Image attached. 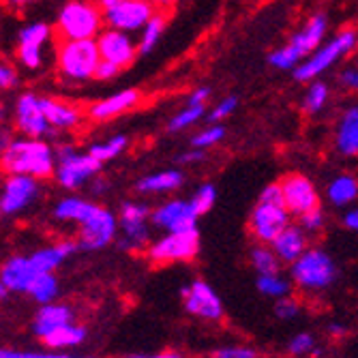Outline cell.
Returning a JSON list of instances; mask_svg holds the SVG:
<instances>
[{
    "mask_svg": "<svg viewBox=\"0 0 358 358\" xmlns=\"http://www.w3.org/2000/svg\"><path fill=\"white\" fill-rule=\"evenodd\" d=\"M289 217H292V213L285 206L281 182H273L262 191L255 208L251 210L249 232L257 243L273 245L275 238L285 230V227L292 225Z\"/></svg>",
    "mask_w": 358,
    "mask_h": 358,
    "instance_id": "1",
    "label": "cell"
},
{
    "mask_svg": "<svg viewBox=\"0 0 358 358\" xmlns=\"http://www.w3.org/2000/svg\"><path fill=\"white\" fill-rule=\"evenodd\" d=\"M3 168L7 174H26L41 180L56 174V157L41 140H11L3 150Z\"/></svg>",
    "mask_w": 358,
    "mask_h": 358,
    "instance_id": "2",
    "label": "cell"
},
{
    "mask_svg": "<svg viewBox=\"0 0 358 358\" xmlns=\"http://www.w3.org/2000/svg\"><path fill=\"white\" fill-rule=\"evenodd\" d=\"M106 13L94 0H69L56 17V39L84 41L103 32Z\"/></svg>",
    "mask_w": 358,
    "mask_h": 358,
    "instance_id": "3",
    "label": "cell"
},
{
    "mask_svg": "<svg viewBox=\"0 0 358 358\" xmlns=\"http://www.w3.org/2000/svg\"><path fill=\"white\" fill-rule=\"evenodd\" d=\"M101 64V52L96 39L84 41H56V67L62 80L67 82H86L92 80Z\"/></svg>",
    "mask_w": 358,
    "mask_h": 358,
    "instance_id": "4",
    "label": "cell"
},
{
    "mask_svg": "<svg viewBox=\"0 0 358 358\" xmlns=\"http://www.w3.org/2000/svg\"><path fill=\"white\" fill-rule=\"evenodd\" d=\"M337 279V266L333 257L322 249H307L292 264V281L305 292L327 289Z\"/></svg>",
    "mask_w": 358,
    "mask_h": 358,
    "instance_id": "5",
    "label": "cell"
},
{
    "mask_svg": "<svg viewBox=\"0 0 358 358\" xmlns=\"http://www.w3.org/2000/svg\"><path fill=\"white\" fill-rule=\"evenodd\" d=\"M356 41H358L356 30H352V28L341 30L335 39H331L324 48H317L305 62L299 64L294 69V78L299 82H309V80L322 76L324 71H329L339 58H343L348 52H352Z\"/></svg>",
    "mask_w": 358,
    "mask_h": 358,
    "instance_id": "6",
    "label": "cell"
},
{
    "mask_svg": "<svg viewBox=\"0 0 358 358\" xmlns=\"http://www.w3.org/2000/svg\"><path fill=\"white\" fill-rule=\"evenodd\" d=\"M101 166V161L90 152H78L71 146H64L56 157V180L64 189H78L99 172Z\"/></svg>",
    "mask_w": 358,
    "mask_h": 358,
    "instance_id": "7",
    "label": "cell"
},
{
    "mask_svg": "<svg viewBox=\"0 0 358 358\" xmlns=\"http://www.w3.org/2000/svg\"><path fill=\"white\" fill-rule=\"evenodd\" d=\"M200 251V234L198 230L189 232H168L146 249V255L152 264H174V262H191Z\"/></svg>",
    "mask_w": 358,
    "mask_h": 358,
    "instance_id": "8",
    "label": "cell"
},
{
    "mask_svg": "<svg viewBox=\"0 0 358 358\" xmlns=\"http://www.w3.org/2000/svg\"><path fill=\"white\" fill-rule=\"evenodd\" d=\"M78 225H80L78 243H80V249L84 251L103 249L116 236V217L96 204L90 206V210Z\"/></svg>",
    "mask_w": 358,
    "mask_h": 358,
    "instance_id": "9",
    "label": "cell"
},
{
    "mask_svg": "<svg viewBox=\"0 0 358 358\" xmlns=\"http://www.w3.org/2000/svg\"><path fill=\"white\" fill-rule=\"evenodd\" d=\"M15 129L24 138L39 140L48 134L54 131V127L50 124L43 106H41V96L35 92H24L20 94V99L15 103Z\"/></svg>",
    "mask_w": 358,
    "mask_h": 358,
    "instance_id": "10",
    "label": "cell"
},
{
    "mask_svg": "<svg viewBox=\"0 0 358 358\" xmlns=\"http://www.w3.org/2000/svg\"><path fill=\"white\" fill-rule=\"evenodd\" d=\"M159 9L148 0H118L116 5L106 9V24L122 32L144 30Z\"/></svg>",
    "mask_w": 358,
    "mask_h": 358,
    "instance_id": "11",
    "label": "cell"
},
{
    "mask_svg": "<svg viewBox=\"0 0 358 358\" xmlns=\"http://www.w3.org/2000/svg\"><path fill=\"white\" fill-rule=\"evenodd\" d=\"M180 296H182L185 311L195 315V317H202L208 322H217L223 317L221 299L217 296V292L202 279H195L187 287H182Z\"/></svg>",
    "mask_w": 358,
    "mask_h": 358,
    "instance_id": "12",
    "label": "cell"
},
{
    "mask_svg": "<svg viewBox=\"0 0 358 358\" xmlns=\"http://www.w3.org/2000/svg\"><path fill=\"white\" fill-rule=\"evenodd\" d=\"M39 193L37 178L26 174H9L3 185V195H0V213L3 215H17L28 204L35 202Z\"/></svg>",
    "mask_w": 358,
    "mask_h": 358,
    "instance_id": "13",
    "label": "cell"
},
{
    "mask_svg": "<svg viewBox=\"0 0 358 358\" xmlns=\"http://www.w3.org/2000/svg\"><path fill=\"white\" fill-rule=\"evenodd\" d=\"M281 189H283V200L285 206L292 215L303 217L309 210L320 208V198H317V191L315 185L303 176V174H287L281 180Z\"/></svg>",
    "mask_w": 358,
    "mask_h": 358,
    "instance_id": "14",
    "label": "cell"
},
{
    "mask_svg": "<svg viewBox=\"0 0 358 358\" xmlns=\"http://www.w3.org/2000/svg\"><path fill=\"white\" fill-rule=\"evenodd\" d=\"M50 39H52V28L43 22H37V24H30V26L22 28L20 37H17V48H15L17 60L30 71L39 69L41 62H43L41 50H43L45 41H50Z\"/></svg>",
    "mask_w": 358,
    "mask_h": 358,
    "instance_id": "15",
    "label": "cell"
},
{
    "mask_svg": "<svg viewBox=\"0 0 358 358\" xmlns=\"http://www.w3.org/2000/svg\"><path fill=\"white\" fill-rule=\"evenodd\" d=\"M96 45H99L101 60L114 62L120 69H127L129 64L136 60V54L140 52V45H136L127 32L116 30V28L103 30L101 35L96 37Z\"/></svg>",
    "mask_w": 358,
    "mask_h": 358,
    "instance_id": "16",
    "label": "cell"
},
{
    "mask_svg": "<svg viewBox=\"0 0 358 358\" xmlns=\"http://www.w3.org/2000/svg\"><path fill=\"white\" fill-rule=\"evenodd\" d=\"M37 275H41V273L35 268V264H32L30 255L9 257L3 266V273H0V296L7 299L9 292H22V294H26L28 285Z\"/></svg>",
    "mask_w": 358,
    "mask_h": 358,
    "instance_id": "17",
    "label": "cell"
},
{
    "mask_svg": "<svg viewBox=\"0 0 358 358\" xmlns=\"http://www.w3.org/2000/svg\"><path fill=\"white\" fill-rule=\"evenodd\" d=\"M150 219L157 227L168 230V232L198 230V227H195V223H198V215L193 213L189 202H182V200H172V202H166L164 206L155 208Z\"/></svg>",
    "mask_w": 358,
    "mask_h": 358,
    "instance_id": "18",
    "label": "cell"
},
{
    "mask_svg": "<svg viewBox=\"0 0 358 358\" xmlns=\"http://www.w3.org/2000/svg\"><path fill=\"white\" fill-rule=\"evenodd\" d=\"M140 99H142L140 90H120V92L108 96V99H103V101L92 103L90 110H88V116L92 120H96V122L110 120L114 116H120V114H124L129 110H134L140 103Z\"/></svg>",
    "mask_w": 358,
    "mask_h": 358,
    "instance_id": "19",
    "label": "cell"
},
{
    "mask_svg": "<svg viewBox=\"0 0 358 358\" xmlns=\"http://www.w3.org/2000/svg\"><path fill=\"white\" fill-rule=\"evenodd\" d=\"M71 322H73V309L69 305L48 303V305H41V309L37 311V315H35V320H32L30 327H32L35 337L43 339L52 331L64 327V324H71Z\"/></svg>",
    "mask_w": 358,
    "mask_h": 358,
    "instance_id": "20",
    "label": "cell"
},
{
    "mask_svg": "<svg viewBox=\"0 0 358 358\" xmlns=\"http://www.w3.org/2000/svg\"><path fill=\"white\" fill-rule=\"evenodd\" d=\"M271 247L281 257L283 264L292 266L307 251V232L301 225H287L285 230L275 238V243Z\"/></svg>",
    "mask_w": 358,
    "mask_h": 358,
    "instance_id": "21",
    "label": "cell"
},
{
    "mask_svg": "<svg viewBox=\"0 0 358 358\" xmlns=\"http://www.w3.org/2000/svg\"><path fill=\"white\" fill-rule=\"evenodd\" d=\"M327 28H329L327 15H324V13H315L313 17H309V22L296 32V35L292 37L289 43L294 45L301 52V56L305 58V56L313 54L320 48L324 35H327Z\"/></svg>",
    "mask_w": 358,
    "mask_h": 358,
    "instance_id": "22",
    "label": "cell"
},
{
    "mask_svg": "<svg viewBox=\"0 0 358 358\" xmlns=\"http://www.w3.org/2000/svg\"><path fill=\"white\" fill-rule=\"evenodd\" d=\"M78 249H80V243H76V241H60L56 245L35 251L30 255V259L39 273H54L64 259L71 257Z\"/></svg>",
    "mask_w": 358,
    "mask_h": 358,
    "instance_id": "23",
    "label": "cell"
},
{
    "mask_svg": "<svg viewBox=\"0 0 358 358\" xmlns=\"http://www.w3.org/2000/svg\"><path fill=\"white\" fill-rule=\"evenodd\" d=\"M335 146L345 157L358 155V106L345 110L343 116L339 118L337 134H335Z\"/></svg>",
    "mask_w": 358,
    "mask_h": 358,
    "instance_id": "24",
    "label": "cell"
},
{
    "mask_svg": "<svg viewBox=\"0 0 358 358\" xmlns=\"http://www.w3.org/2000/svg\"><path fill=\"white\" fill-rule=\"evenodd\" d=\"M41 106H43V112L54 129H76L82 122L80 110L69 103L56 101L52 96H41Z\"/></svg>",
    "mask_w": 358,
    "mask_h": 358,
    "instance_id": "25",
    "label": "cell"
},
{
    "mask_svg": "<svg viewBox=\"0 0 358 358\" xmlns=\"http://www.w3.org/2000/svg\"><path fill=\"white\" fill-rule=\"evenodd\" d=\"M251 266L257 275H281V257L275 253L273 247L264 245V243H257L251 253Z\"/></svg>",
    "mask_w": 358,
    "mask_h": 358,
    "instance_id": "26",
    "label": "cell"
},
{
    "mask_svg": "<svg viewBox=\"0 0 358 358\" xmlns=\"http://www.w3.org/2000/svg\"><path fill=\"white\" fill-rule=\"evenodd\" d=\"M86 339V329L78 327V324H64V327L52 331L50 335H45L41 341L52 348V350H64V348H76Z\"/></svg>",
    "mask_w": 358,
    "mask_h": 358,
    "instance_id": "27",
    "label": "cell"
},
{
    "mask_svg": "<svg viewBox=\"0 0 358 358\" xmlns=\"http://www.w3.org/2000/svg\"><path fill=\"white\" fill-rule=\"evenodd\" d=\"M327 195L335 206H348V204L356 202L358 200V178H354L350 174H341V176L333 178L327 189Z\"/></svg>",
    "mask_w": 358,
    "mask_h": 358,
    "instance_id": "28",
    "label": "cell"
},
{
    "mask_svg": "<svg viewBox=\"0 0 358 358\" xmlns=\"http://www.w3.org/2000/svg\"><path fill=\"white\" fill-rule=\"evenodd\" d=\"M182 174L176 170H168V172H159L152 176H146L142 180H138L136 189L140 193H166V191H174L182 185Z\"/></svg>",
    "mask_w": 358,
    "mask_h": 358,
    "instance_id": "29",
    "label": "cell"
},
{
    "mask_svg": "<svg viewBox=\"0 0 358 358\" xmlns=\"http://www.w3.org/2000/svg\"><path fill=\"white\" fill-rule=\"evenodd\" d=\"M26 294L32 301H37L39 305L54 303L56 296H58V279L52 273H41V275H37L35 279H32Z\"/></svg>",
    "mask_w": 358,
    "mask_h": 358,
    "instance_id": "30",
    "label": "cell"
},
{
    "mask_svg": "<svg viewBox=\"0 0 358 358\" xmlns=\"http://www.w3.org/2000/svg\"><path fill=\"white\" fill-rule=\"evenodd\" d=\"M168 24V11H157L155 17L146 24V28L142 30V39H140V54H148L152 52V48L157 45V41L161 39Z\"/></svg>",
    "mask_w": 358,
    "mask_h": 358,
    "instance_id": "31",
    "label": "cell"
},
{
    "mask_svg": "<svg viewBox=\"0 0 358 358\" xmlns=\"http://www.w3.org/2000/svg\"><path fill=\"white\" fill-rule=\"evenodd\" d=\"M92 202H86L82 198H64L58 202V206L54 208V217L58 221H73V223H80L86 213L90 210Z\"/></svg>",
    "mask_w": 358,
    "mask_h": 358,
    "instance_id": "32",
    "label": "cell"
},
{
    "mask_svg": "<svg viewBox=\"0 0 358 358\" xmlns=\"http://www.w3.org/2000/svg\"><path fill=\"white\" fill-rule=\"evenodd\" d=\"M255 285L264 296H271L277 301L283 296H289V292H292V283L287 279H283L281 275H259Z\"/></svg>",
    "mask_w": 358,
    "mask_h": 358,
    "instance_id": "33",
    "label": "cell"
},
{
    "mask_svg": "<svg viewBox=\"0 0 358 358\" xmlns=\"http://www.w3.org/2000/svg\"><path fill=\"white\" fill-rule=\"evenodd\" d=\"M329 101V86L324 82H313L303 99V110L307 114H317Z\"/></svg>",
    "mask_w": 358,
    "mask_h": 358,
    "instance_id": "34",
    "label": "cell"
},
{
    "mask_svg": "<svg viewBox=\"0 0 358 358\" xmlns=\"http://www.w3.org/2000/svg\"><path fill=\"white\" fill-rule=\"evenodd\" d=\"M127 144H129V140L124 138V136H116V138H110L108 142H103V144H94V146H90V155L94 157V159H99L101 164H106V161H110V159H116L124 148H127Z\"/></svg>",
    "mask_w": 358,
    "mask_h": 358,
    "instance_id": "35",
    "label": "cell"
},
{
    "mask_svg": "<svg viewBox=\"0 0 358 358\" xmlns=\"http://www.w3.org/2000/svg\"><path fill=\"white\" fill-rule=\"evenodd\" d=\"M301 60H303L301 52H299L294 45H292V43H287V45H283V48L275 50V52L268 56V62L273 64V67H277V69H296L299 64H301Z\"/></svg>",
    "mask_w": 358,
    "mask_h": 358,
    "instance_id": "36",
    "label": "cell"
},
{
    "mask_svg": "<svg viewBox=\"0 0 358 358\" xmlns=\"http://www.w3.org/2000/svg\"><path fill=\"white\" fill-rule=\"evenodd\" d=\"M215 200H217V193H215L213 185H204V187H200L198 191H195V195L189 200V204H191L195 215L202 217L215 206Z\"/></svg>",
    "mask_w": 358,
    "mask_h": 358,
    "instance_id": "37",
    "label": "cell"
},
{
    "mask_svg": "<svg viewBox=\"0 0 358 358\" xmlns=\"http://www.w3.org/2000/svg\"><path fill=\"white\" fill-rule=\"evenodd\" d=\"M202 114H204V106H187L170 120V131H182V129L191 127L193 122H198Z\"/></svg>",
    "mask_w": 358,
    "mask_h": 358,
    "instance_id": "38",
    "label": "cell"
},
{
    "mask_svg": "<svg viewBox=\"0 0 358 358\" xmlns=\"http://www.w3.org/2000/svg\"><path fill=\"white\" fill-rule=\"evenodd\" d=\"M152 215V210L146 204L138 202H124L118 215V221H146Z\"/></svg>",
    "mask_w": 358,
    "mask_h": 358,
    "instance_id": "39",
    "label": "cell"
},
{
    "mask_svg": "<svg viewBox=\"0 0 358 358\" xmlns=\"http://www.w3.org/2000/svg\"><path fill=\"white\" fill-rule=\"evenodd\" d=\"M223 136H225V129L223 127H208V129H204L202 134L195 136L191 140V144L195 148H208V146H215L219 140H223Z\"/></svg>",
    "mask_w": 358,
    "mask_h": 358,
    "instance_id": "40",
    "label": "cell"
},
{
    "mask_svg": "<svg viewBox=\"0 0 358 358\" xmlns=\"http://www.w3.org/2000/svg\"><path fill=\"white\" fill-rule=\"evenodd\" d=\"M313 350H315V339L309 333H301L289 341V354H294V356H305V354H311Z\"/></svg>",
    "mask_w": 358,
    "mask_h": 358,
    "instance_id": "41",
    "label": "cell"
},
{
    "mask_svg": "<svg viewBox=\"0 0 358 358\" xmlns=\"http://www.w3.org/2000/svg\"><path fill=\"white\" fill-rule=\"evenodd\" d=\"M301 311V305L296 299H292V296H283L277 301L275 305V315L281 317V320H292V317H296Z\"/></svg>",
    "mask_w": 358,
    "mask_h": 358,
    "instance_id": "42",
    "label": "cell"
},
{
    "mask_svg": "<svg viewBox=\"0 0 358 358\" xmlns=\"http://www.w3.org/2000/svg\"><path fill=\"white\" fill-rule=\"evenodd\" d=\"M299 219H301V227H303L305 232H320L322 227H324V213H322V208L309 210V213H305Z\"/></svg>",
    "mask_w": 358,
    "mask_h": 358,
    "instance_id": "43",
    "label": "cell"
},
{
    "mask_svg": "<svg viewBox=\"0 0 358 358\" xmlns=\"http://www.w3.org/2000/svg\"><path fill=\"white\" fill-rule=\"evenodd\" d=\"M0 358H71V356L56 354V352H17V350H3V352H0Z\"/></svg>",
    "mask_w": 358,
    "mask_h": 358,
    "instance_id": "44",
    "label": "cell"
},
{
    "mask_svg": "<svg viewBox=\"0 0 358 358\" xmlns=\"http://www.w3.org/2000/svg\"><path fill=\"white\" fill-rule=\"evenodd\" d=\"M213 358H257V352L251 348H223L217 350Z\"/></svg>",
    "mask_w": 358,
    "mask_h": 358,
    "instance_id": "45",
    "label": "cell"
},
{
    "mask_svg": "<svg viewBox=\"0 0 358 358\" xmlns=\"http://www.w3.org/2000/svg\"><path fill=\"white\" fill-rule=\"evenodd\" d=\"M17 84V69L11 67L9 62H3L0 64V86H3V90H9Z\"/></svg>",
    "mask_w": 358,
    "mask_h": 358,
    "instance_id": "46",
    "label": "cell"
},
{
    "mask_svg": "<svg viewBox=\"0 0 358 358\" xmlns=\"http://www.w3.org/2000/svg\"><path fill=\"white\" fill-rule=\"evenodd\" d=\"M236 99L234 96H227V99H223L215 110H213V114H210V120H221V118H227L230 116L234 110H236Z\"/></svg>",
    "mask_w": 358,
    "mask_h": 358,
    "instance_id": "47",
    "label": "cell"
},
{
    "mask_svg": "<svg viewBox=\"0 0 358 358\" xmlns=\"http://www.w3.org/2000/svg\"><path fill=\"white\" fill-rule=\"evenodd\" d=\"M118 71H122V69H120V67H116L114 62L101 60L99 69H96V73H94V80H112V78H116V76H118Z\"/></svg>",
    "mask_w": 358,
    "mask_h": 358,
    "instance_id": "48",
    "label": "cell"
},
{
    "mask_svg": "<svg viewBox=\"0 0 358 358\" xmlns=\"http://www.w3.org/2000/svg\"><path fill=\"white\" fill-rule=\"evenodd\" d=\"M208 96H210V90L208 88H198V90H195L189 96V106H204Z\"/></svg>",
    "mask_w": 358,
    "mask_h": 358,
    "instance_id": "49",
    "label": "cell"
},
{
    "mask_svg": "<svg viewBox=\"0 0 358 358\" xmlns=\"http://www.w3.org/2000/svg\"><path fill=\"white\" fill-rule=\"evenodd\" d=\"M341 82L348 86V88H352V90H358V71L352 67V69H345L343 73H341Z\"/></svg>",
    "mask_w": 358,
    "mask_h": 358,
    "instance_id": "50",
    "label": "cell"
},
{
    "mask_svg": "<svg viewBox=\"0 0 358 358\" xmlns=\"http://www.w3.org/2000/svg\"><path fill=\"white\" fill-rule=\"evenodd\" d=\"M343 223H345V227H350V230H356L358 232V206L345 213Z\"/></svg>",
    "mask_w": 358,
    "mask_h": 358,
    "instance_id": "51",
    "label": "cell"
},
{
    "mask_svg": "<svg viewBox=\"0 0 358 358\" xmlns=\"http://www.w3.org/2000/svg\"><path fill=\"white\" fill-rule=\"evenodd\" d=\"M127 358H182L178 352H159V354H131Z\"/></svg>",
    "mask_w": 358,
    "mask_h": 358,
    "instance_id": "52",
    "label": "cell"
},
{
    "mask_svg": "<svg viewBox=\"0 0 358 358\" xmlns=\"http://www.w3.org/2000/svg\"><path fill=\"white\" fill-rule=\"evenodd\" d=\"M204 159V152L202 150H195V152H187L180 157L182 164H195V161H202Z\"/></svg>",
    "mask_w": 358,
    "mask_h": 358,
    "instance_id": "53",
    "label": "cell"
},
{
    "mask_svg": "<svg viewBox=\"0 0 358 358\" xmlns=\"http://www.w3.org/2000/svg\"><path fill=\"white\" fill-rule=\"evenodd\" d=\"M150 5H155L159 11H168V7H172L174 5V0H148Z\"/></svg>",
    "mask_w": 358,
    "mask_h": 358,
    "instance_id": "54",
    "label": "cell"
},
{
    "mask_svg": "<svg viewBox=\"0 0 358 358\" xmlns=\"http://www.w3.org/2000/svg\"><path fill=\"white\" fill-rule=\"evenodd\" d=\"M94 3L99 5L101 9H110L112 5H116V3H118V0H94Z\"/></svg>",
    "mask_w": 358,
    "mask_h": 358,
    "instance_id": "55",
    "label": "cell"
},
{
    "mask_svg": "<svg viewBox=\"0 0 358 358\" xmlns=\"http://www.w3.org/2000/svg\"><path fill=\"white\" fill-rule=\"evenodd\" d=\"M329 333L331 335H343V327H341V324H331V329H329Z\"/></svg>",
    "mask_w": 358,
    "mask_h": 358,
    "instance_id": "56",
    "label": "cell"
},
{
    "mask_svg": "<svg viewBox=\"0 0 358 358\" xmlns=\"http://www.w3.org/2000/svg\"><path fill=\"white\" fill-rule=\"evenodd\" d=\"M13 7H22V5H30V3H37V0H9Z\"/></svg>",
    "mask_w": 358,
    "mask_h": 358,
    "instance_id": "57",
    "label": "cell"
},
{
    "mask_svg": "<svg viewBox=\"0 0 358 358\" xmlns=\"http://www.w3.org/2000/svg\"><path fill=\"white\" fill-rule=\"evenodd\" d=\"M354 69L358 71V58H356V62H354Z\"/></svg>",
    "mask_w": 358,
    "mask_h": 358,
    "instance_id": "58",
    "label": "cell"
},
{
    "mask_svg": "<svg viewBox=\"0 0 358 358\" xmlns=\"http://www.w3.org/2000/svg\"><path fill=\"white\" fill-rule=\"evenodd\" d=\"M71 358H73V356H71Z\"/></svg>",
    "mask_w": 358,
    "mask_h": 358,
    "instance_id": "59",
    "label": "cell"
}]
</instances>
